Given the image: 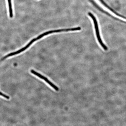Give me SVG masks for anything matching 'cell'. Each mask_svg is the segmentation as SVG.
Segmentation results:
<instances>
[{
	"mask_svg": "<svg viewBox=\"0 0 126 126\" xmlns=\"http://www.w3.org/2000/svg\"><path fill=\"white\" fill-rule=\"evenodd\" d=\"M88 14L92 18L93 21L96 35L99 44H100V45L105 51H107L108 50V47L104 44L102 41L101 38L100 32H99L98 25L96 19L95 17L91 13H88Z\"/></svg>",
	"mask_w": 126,
	"mask_h": 126,
	"instance_id": "cell-1",
	"label": "cell"
},
{
	"mask_svg": "<svg viewBox=\"0 0 126 126\" xmlns=\"http://www.w3.org/2000/svg\"><path fill=\"white\" fill-rule=\"evenodd\" d=\"M31 72L34 75L36 76L39 77V78L43 79L46 82L48 83V84L50 86L54 89L55 90L58 91H59V88L55 85L53 83H52L51 81H50L48 79L46 78V77L38 73L36 71H34L33 70H31Z\"/></svg>",
	"mask_w": 126,
	"mask_h": 126,
	"instance_id": "cell-2",
	"label": "cell"
},
{
	"mask_svg": "<svg viewBox=\"0 0 126 126\" xmlns=\"http://www.w3.org/2000/svg\"><path fill=\"white\" fill-rule=\"evenodd\" d=\"M8 1L9 5V16L11 18H12L13 15L11 0H8Z\"/></svg>",
	"mask_w": 126,
	"mask_h": 126,
	"instance_id": "cell-3",
	"label": "cell"
},
{
	"mask_svg": "<svg viewBox=\"0 0 126 126\" xmlns=\"http://www.w3.org/2000/svg\"><path fill=\"white\" fill-rule=\"evenodd\" d=\"M0 95L2 96H3L4 97H5V98L7 99H9L10 98V97H9V96L6 95L5 94H4L2 93L0 91Z\"/></svg>",
	"mask_w": 126,
	"mask_h": 126,
	"instance_id": "cell-4",
	"label": "cell"
}]
</instances>
